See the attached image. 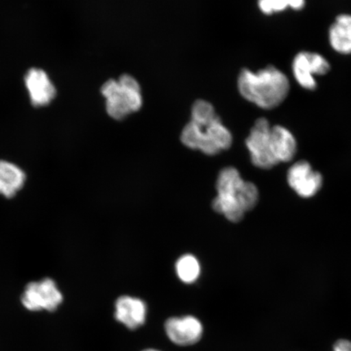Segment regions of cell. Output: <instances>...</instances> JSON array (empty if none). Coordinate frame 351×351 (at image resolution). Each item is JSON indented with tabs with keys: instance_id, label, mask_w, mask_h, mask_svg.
Masks as SVG:
<instances>
[{
	"instance_id": "15",
	"label": "cell",
	"mask_w": 351,
	"mask_h": 351,
	"mask_svg": "<svg viewBox=\"0 0 351 351\" xmlns=\"http://www.w3.org/2000/svg\"><path fill=\"white\" fill-rule=\"evenodd\" d=\"M205 129V133L217 145L219 150H227L230 147L232 142V134L221 124L219 118Z\"/></svg>"
},
{
	"instance_id": "7",
	"label": "cell",
	"mask_w": 351,
	"mask_h": 351,
	"mask_svg": "<svg viewBox=\"0 0 351 351\" xmlns=\"http://www.w3.org/2000/svg\"><path fill=\"white\" fill-rule=\"evenodd\" d=\"M287 181L289 186L305 199L317 195L323 185L322 175L315 172L306 161L297 162L289 169Z\"/></svg>"
},
{
	"instance_id": "19",
	"label": "cell",
	"mask_w": 351,
	"mask_h": 351,
	"mask_svg": "<svg viewBox=\"0 0 351 351\" xmlns=\"http://www.w3.org/2000/svg\"><path fill=\"white\" fill-rule=\"evenodd\" d=\"M121 93L130 112H137L140 108H141L143 99L140 92L127 91L121 89Z\"/></svg>"
},
{
	"instance_id": "1",
	"label": "cell",
	"mask_w": 351,
	"mask_h": 351,
	"mask_svg": "<svg viewBox=\"0 0 351 351\" xmlns=\"http://www.w3.org/2000/svg\"><path fill=\"white\" fill-rule=\"evenodd\" d=\"M217 190L218 195L213 207L225 215L232 222H239L245 213L252 210L258 201V191L252 182H245L234 168L223 169L219 173Z\"/></svg>"
},
{
	"instance_id": "22",
	"label": "cell",
	"mask_w": 351,
	"mask_h": 351,
	"mask_svg": "<svg viewBox=\"0 0 351 351\" xmlns=\"http://www.w3.org/2000/svg\"><path fill=\"white\" fill-rule=\"evenodd\" d=\"M332 351H351V341L345 339L336 341Z\"/></svg>"
},
{
	"instance_id": "24",
	"label": "cell",
	"mask_w": 351,
	"mask_h": 351,
	"mask_svg": "<svg viewBox=\"0 0 351 351\" xmlns=\"http://www.w3.org/2000/svg\"><path fill=\"white\" fill-rule=\"evenodd\" d=\"M142 351H161V350H156V349H146V350H143Z\"/></svg>"
},
{
	"instance_id": "14",
	"label": "cell",
	"mask_w": 351,
	"mask_h": 351,
	"mask_svg": "<svg viewBox=\"0 0 351 351\" xmlns=\"http://www.w3.org/2000/svg\"><path fill=\"white\" fill-rule=\"evenodd\" d=\"M218 119L213 105L205 100H197L192 107V121L206 128Z\"/></svg>"
},
{
	"instance_id": "6",
	"label": "cell",
	"mask_w": 351,
	"mask_h": 351,
	"mask_svg": "<svg viewBox=\"0 0 351 351\" xmlns=\"http://www.w3.org/2000/svg\"><path fill=\"white\" fill-rule=\"evenodd\" d=\"M165 330L173 343L187 346L199 341L204 335V326L200 320L192 315L172 317L167 319Z\"/></svg>"
},
{
	"instance_id": "21",
	"label": "cell",
	"mask_w": 351,
	"mask_h": 351,
	"mask_svg": "<svg viewBox=\"0 0 351 351\" xmlns=\"http://www.w3.org/2000/svg\"><path fill=\"white\" fill-rule=\"evenodd\" d=\"M122 90L127 91H138L140 92V86L137 81L130 75H123L118 81Z\"/></svg>"
},
{
	"instance_id": "12",
	"label": "cell",
	"mask_w": 351,
	"mask_h": 351,
	"mask_svg": "<svg viewBox=\"0 0 351 351\" xmlns=\"http://www.w3.org/2000/svg\"><path fill=\"white\" fill-rule=\"evenodd\" d=\"M329 42L337 52L351 54V16L342 14L337 17L329 29Z\"/></svg>"
},
{
	"instance_id": "16",
	"label": "cell",
	"mask_w": 351,
	"mask_h": 351,
	"mask_svg": "<svg viewBox=\"0 0 351 351\" xmlns=\"http://www.w3.org/2000/svg\"><path fill=\"white\" fill-rule=\"evenodd\" d=\"M204 133L203 128L191 121L182 130V142L187 147L196 150L199 148Z\"/></svg>"
},
{
	"instance_id": "2",
	"label": "cell",
	"mask_w": 351,
	"mask_h": 351,
	"mask_svg": "<svg viewBox=\"0 0 351 351\" xmlns=\"http://www.w3.org/2000/svg\"><path fill=\"white\" fill-rule=\"evenodd\" d=\"M289 87L288 77L274 66L256 73L245 69L239 78L240 94L263 109H273L282 104L288 96Z\"/></svg>"
},
{
	"instance_id": "5",
	"label": "cell",
	"mask_w": 351,
	"mask_h": 351,
	"mask_svg": "<svg viewBox=\"0 0 351 351\" xmlns=\"http://www.w3.org/2000/svg\"><path fill=\"white\" fill-rule=\"evenodd\" d=\"M330 65L322 55L315 52L302 51L293 61V73L295 80L306 90H314L317 88L315 75H324Z\"/></svg>"
},
{
	"instance_id": "11",
	"label": "cell",
	"mask_w": 351,
	"mask_h": 351,
	"mask_svg": "<svg viewBox=\"0 0 351 351\" xmlns=\"http://www.w3.org/2000/svg\"><path fill=\"white\" fill-rule=\"evenodd\" d=\"M26 175L19 166L0 160V195L6 197L15 196L24 186Z\"/></svg>"
},
{
	"instance_id": "9",
	"label": "cell",
	"mask_w": 351,
	"mask_h": 351,
	"mask_svg": "<svg viewBox=\"0 0 351 351\" xmlns=\"http://www.w3.org/2000/svg\"><path fill=\"white\" fill-rule=\"evenodd\" d=\"M25 82L34 107L47 106L55 99L56 87L43 70L30 69L26 73Z\"/></svg>"
},
{
	"instance_id": "10",
	"label": "cell",
	"mask_w": 351,
	"mask_h": 351,
	"mask_svg": "<svg viewBox=\"0 0 351 351\" xmlns=\"http://www.w3.org/2000/svg\"><path fill=\"white\" fill-rule=\"evenodd\" d=\"M271 140L276 159L279 163L293 159L297 152V142L291 131L282 125L271 127Z\"/></svg>"
},
{
	"instance_id": "18",
	"label": "cell",
	"mask_w": 351,
	"mask_h": 351,
	"mask_svg": "<svg viewBox=\"0 0 351 351\" xmlns=\"http://www.w3.org/2000/svg\"><path fill=\"white\" fill-rule=\"evenodd\" d=\"M291 0H258V7L265 14L270 15L291 8Z\"/></svg>"
},
{
	"instance_id": "23",
	"label": "cell",
	"mask_w": 351,
	"mask_h": 351,
	"mask_svg": "<svg viewBox=\"0 0 351 351\" xmlns=\"http://www.w3.org/2000/svg\"><path fill=\"white\" fill-rule=\"evenodd\" d=\"M305 6V0H291V8L295 10H301Z\"/></svg>"
},
{
	"instance_id": "4",
	"label": "cell",
	"mask_w": 351,
	"mask_h": 351,
	"mask_svg": "<svg viewBox=\"0 0 351 351\" xmlns=\"http://www.w3.org/2000/svg\"><path fill=\"white\" fill-rule=\"evenodd\" d=\"M271 128L265 118L258 119L247 139L252 163L258 168L269 169L279 164L271 146Z\"/></svg>"
},
{
	"instance_id": "17",
	"label": "cell",
	"mask_w": 351,
	"mask_h": 351,
	"mask_svg": "<svg viewBox=\"0 0 351 351\" xmlns=\"http://www.w3.org/2000/svg\"><path fill=\"white\" fill-rule=\"evenodd\" d=\"M106 109L108 115L116 120L124 119L131 113L123 98L121 90L120 94L107 99Z\"/></svg>"
},
{
	"instance_id": "13",
	"label": "cell",
	"mask_w": 351,
	"mask_h": 351,
	"mask_svg": "<svg viewBox=\"0 0 351 351\" xmlns=\"http://www.w3.org/2000/svg\"><path fill=\"white\" fill-rule=\"evenodd\" d=\"M177 273L183 282H195L200 274L199 263L194 256L186 254L179 258L177 263Z\"/></svg>"
},
{
	"instance_id": "8",
	"label": "cell",
	"mask_w": 351,
	"mask_h": 351,
	"mask_svg": "<svg viewBox=\"0 0 351 351\" xmlns=\"http://www.w3.org/2000/svg\"><path fill=\"white\" fill-rule=\"evenodd\" d=\"M147 307L139 298L121 296L115 304L114 317L130 330L142 327L147 320Z\"/></svg>"
},
{
	"instance_id": "20",
	"label": "cell",
	"mask_w": 351,
	"mask_h": 351,
	"mask_svg": "<svg viewBox=\"0 0 351 351\" xmlns=\"http://www.w3.org/2000/svg\"><path fill=\"white\" fill-rule=\"evenodd\" d=\"M121 90L119 83L115 80H109L105 82L101 89V92L106 99L120 94Z\"/></svg>"
},
{
	"instance_id": "3",
	"label": "cell",
	"mask_w": 351,
	"mask_h": 351,
	"mask_svg": "<svg viewBox=\"0 0 351 351\" xmlns=\"http://www.w3.org/2000/svg\"><path fill=\"white\" fill-rule=\"evenodd\" d=\"M64 295L54 280L44 278L26 285L21 297L22 306L32 313H55L63 304Z\"/></svg>"
}]
</instances>
